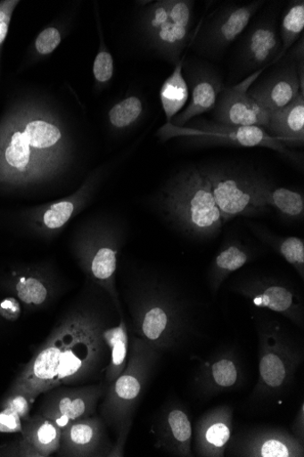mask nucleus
Wrapping results in <instances>:
<instances>
[{"label": "nucleus", "mask_w": 304, "mask_h": 457, "mask_svg": "<svg viewBox=\"0 0 304 457\" xmlns=\"http://www.w3.org/2000/svg\"><path fill=\"white\" fill-rule=\"evenodd\" d=\"M256 258V252L238 238L230 237L222 245L208 270L210 292L216 295L222 285L234 272Z\"/></svg>", "instance_id": "obj_22"}, {"label": "nucleus", "mask_w": 304, "mask_h": 457, "mask_svg": "<svg viewBox=\"0 0 304 457\" xmlns=\"http://www.w3.org/2000/svg\"><path fill=\"white\" fill-rule=\"evenodd\" d=\"M183 57L177 64L175 71L164 81L160 89V103L166 116L167 123L172 121L189 102L190 91L184 75Z\"/></svg>", "instance_id": "obj_28"}, {"label": "nucleus", "mask_w": 304, "mask_h": 457, "mask_svg": "<svg viewBox=\"0 0 304 457\" xmlns=\"http://www.w3.org/2000/svg\"><path fill=\"white\" fill-rule=\"evenodd\" d=\"M113 72L114 62L111 54L107 51L100 52L94 64V74L96 80L100 83L109 82Z\"/></svg>", "instance_id": "obj_35"}, {"label": "nucleus", "mask_w": 304, "mask_h": 457, "mask_svg": "<svg viewBox=\"0 0 304 457\" xmlns=\"http://www.w3.org/2000/svg\"><path fill=\"white\" fill-rule=\"evenodd\" d=\"M230 289L255 307L280 314L303 328V303L289 282L272 276L250 274L234 279Z\"/></svg>", "instance_id": "obj_11"}, {"label": "nucleus", "mask_w": 304, "mask_h": 457, "mask_svg": "<svg viewBox=\"0 0 304 457\" xmlns=\"http://www.w3.org/2000/svg\"><path fill=\"white\" fill-rule=\"evenodd\" d=\"M267 132L285 146L304 144V94L300 93L285 107L270 112Z\"/></svg>", "instance_id": "obj_25"}, {"label": "nucleus", "mask_w": 304, "mask_h": 457, "mask_svg": "<svg viewBox=\"0 0 304 457\" xmlns=\"http://www.w3.org/2000/svg\"><path fill=\"white\" fill-rule=\"evenodd\" d=\"M32 401L21 393H11L3 406L9 407L20 414L22 420H28Z\"/></svg>", "instance_id": "obj_37"}, {"label": "nucleus", "mask_w": 304, "mask_h": 457, "mask_svg": "<svg viewBox=\"0 0 304 457\" xmlns=\"http://www.w3.org/2000/svg\"><path fill=\"white\" fill-rule=\"evenodd\" d=\"M144 112V104L139 97L130 96L116 104L109 112L111 126L123 130L134 126Z\"/></svg>", "instance_id": "obj_32"}, {"label": "nucleus", "mask_w": 304, "mask_h": 457, "mask_svg": "<svg viewBox=\"0 0 304 457\" xmlns=\"http://www.w3.org/2000/svg\"><path fill=\"white\" fill-rule=\"evenodd\" d=\"M66 154L57 124L29 110L15 112L0 124V187L45 181L61 170Z\"/></svg>", "instance_id": "obj_2"}, {"label": "nucleus", "mask_w": 304, "mask_h": 457, "mask_svg": "<svg viewBox=\"0 0 304 457\" xmlns=\"http://www.w3.org/2000/svg\"><path fill=\"white\" fill-rule=\"evenodd\" d=\"M244 381L245 370L240 353L234 347H223L200 361L192 389L199 399L209 400L241 388Z\"/></svg>", "instance_id": "obj_13"}, {"label": "nucleus", "mask_w": 304, "mask_h": 457, "mask_svg": "<svg viewBox=\"0 0 304 457\" xmlns=\"http://www.w3.org/2000/svg\"><path fill=\"white\" fill-rule=\"evenodd\" d=\"M93 185L85 186L73 196L24 212L20 215L19 226L37 238H55L81 212L89 200Z\"/></svg>", "instance_id": "obj_17"}, {"label": "nucleus", "mask_w": 304, "mask_h": 457, "mask_svg": "<svg viewBox=\"0 0 304 457\" xmlns=\"http://www.w3.org/2000/svg\"><path fill=\"white\" fill-rule=\"evenodd\" d=\"M291 433L304 443V404L301 403L292 424Z\"/></svg>", "instance_id": "obj_40"}, {"label": "nucleus", "mask_w": 304, "mask_h": 457, "mask_svg": "<svg viewBox=\"0 0 304 457\" xmlns=\"http://www.w3.org/2000/svg\"><path fill=\"white\" fill-rule=\"evenodd\" d=\"M259 378L250 396L251 406H269L289 394L303 362V346L275 319L256 324Z\"/></svg>", "instance_id": "obj_5"}, {"label": "nucleus", "mask_w": 304, "mask_h": 457, "mask_svg": "<svg viewBox=\"0 0 304 457\" xmlns=\"http://www.w3.org/2000/svg\"><path fill=\"white\" fill-rule=\"evenodd\" d=\"M267 69H259L238 85L225 88L212 111L216 122L233 127H257L267 130L270 112L248 95L251 87Z\"/></svg>", "instance_id": "obj_16"}, {"label": "nucleus", "mask_w": 304, "mask_h": 457, "mask_svg": "<svg viewBox=\"0 0 304 457\" xmlns=\"http://www.w3.org/2000/svg\"><path fill=\"white\" fill-rule=\"evenodd\" d=\"M69 436L73 445L81 448L94 450L103 442V424L98 420L80 421L70 426Z\"/></svg>", "instance_id": "obj_33"}, {"label": "nucleus", "mask_w": 304, "mask_h": 457, "mask_svg": "<svg viewBox=\"0 0 304 457\" xmlns=\"http://www.w3.org/2000/svg\"><path fill=\"white\" fill-rule=\"evenodd\" d=\"M168 223L186 237L210 239L218 235L224 221L210 185L198 166L172 178L158 199Z\"/></svg>", "instance_id": "obj_4"}, {"label": "nucleus", "mask_w": 304, "mask_h": 457, "mask_svg": "<svg viewBox=\"0 0 304 457\" xmlns=\"http://www.w3.org/2000/svg\"><path fill=\"white\" fill-rule=\"evenodd\" d=\"M234 410L223 404L210 409L193 428L194 451L201 457H224L234 435Z\"/></svg>", "instance_id": "obj_20"}, {"label": "nucleus", "mask_w": 304, "mask_h": 457, "mask_svg": "<svg viewBox=\"0 0 304 457\" xmlns=\"http://www.w3.org/2000/svg\"><path fill=\"white\" fill-rule=\"evenodd\" d=\"M267 77L254 82L248 95L269 112L282 109L300 94V81L295 61L286 54ZM303 94V93H302Z\"/></svg>", "instance_id": "obj_18"}, {"label": "nucleus", "mask_w": 304, "mask_h": 457, "mask_svg": "<svg viewBox=\"0 0 304 457\" xmlns=\"http://www.w3.org/2000/svg\"><path fill=\"white\" fill-rule=\"evenodd\" d=\"M18 4L19 2L0 3V48L8 36L12 17Z\"/></svg>", "instance_id": "obj_38"}, {"label": "nucleus", "mask_w": 304, "mask_h": 457, "mask_svg": "<svg viewBox=\"0 0 304 457\" xmlns=\"http://www.w3.org/2000/svg\"><path fill=\"white\" fill-rule=\"evenodd\" d=\"M304 29V2H291L283 16L279 31L282 41V51L278 58L281 61L294 46Z\"/></svg>", "instance_id": "obj_31"}, {"label": "nucleus", "mask_w": 304, "mask_h": 457, "mask_svg": "<svg viewBox=\"0 0 304 457\" xmlns=\"http://www.w3.org/2000/svg\"><path fill=\"white\" fill-rule=\"evenodd\" d=\"M184 75L190 91V101L188 106L170 122L178 128H183L196 117L213 111L226 88L219 72L203 61L185 60Z\"/></svg>", "instance_id": "obj_15"}, {"label": "nucleus", "mask_w": 304, "mask_h": 457, "mask_svg": "<svg viewBox=\"0 0 304 457\" xmlns=\"http://www.w3.org/2000/svg\"><path fill=\"white\" fill-rule=\"evenodd\" d=\"M104 392V387H95L80 396H65L58 404L59 418L53 421L61 428L68 427L70 421H75L86 412L93 411L97 400Z\"/></svg>", "instance_id": "obj_30"}, {"label": "nucleus", "mask_w": 304, "mask_h": 457, "mask_svg": "<svg viewBox=\"0 0 304 457\" xmlns=\"http://www.w3.org/2000/svg\"><path fill=\"white\" fill-rule=\"evenodd\" d=\"M253 234L262 242L271 246L304 280V241L298 237H282L274 234L267 228L250 224Z\"/></svg>", "instance_id": "obj_27"}, {"label": "nucleus", "mask_w": 304, "mask_h": 457, "mask_svg": "<svg viewBox=\"0 0 304 457\" xmlns=\"http://www.w3.org/2000/svg\"><path fill=\"white\" fill-rule=\"evenodd\" d=\"M194 5L193 0H166L155 4L145 16L152 43L172 63L182 59L189 44Z\"/></svg>", "instance_id": "obj_10"}, {"label": "nucleus", "mask_w": 304, "mask_h": 457, "mask_svg": "<svg viewBox=\"0 0 304 457\" xmlns=\"http://www.w3.org/2000/svg\"><path fill=\"white\" fill-rule=\"evenodd\" d=\"M121 226L108 219L82 222L72 234V249L80 266L110 295L122 315L116 287L118 255L123 244Z\"/></svg>", "instance_id": "obj_6"}, {"label": "nucleus", "mask_w": 304, "mask_h": 457, "mask_svg": "<svg viewBox=\"0 0 304 457\" xmlns=\"http://www.w3.org/2000/svg\"><path fill=\"white\" fill-rule=\"evenodd\" d=\"M137 334L157 352L186 353L203 338L192 303L176 288L151 281L129 300Z\"/></svg>", "instance_id": "obj_3"}, {"label": "nucleus", "mask_w": 304, "mask_h": 457, "mask_svg": "<svg viewBox=\"0 0 304 457\" xmlns=\"http://www.w3.org/2000/svg\"><path fill=\"white\" fill-rule=\"evenodd\" d=\"M61 41L60 31L55 28H48L37 36L35 47L39 54L48 55L59 47Z\"/></svg>", "instance_id": "obj_34"}, {"label": "nucleus", "mask_w": 304, "mask_h": 457, "mask_svg": "<svg viewBox=\"0 0 304 457\" xmlns=\"http://www.w3.org/2000/svg\"><path fill=\"white\" fill-rule=\"evenodd\" d=\"M22 428L21 446L27 453L40 456L49 455L60 445L61 428L52 420L36 418L26 420Z\"/></svg>", "instance_id": "obj_26"}, {"label": "nucleus", "mask_w": 304, "mask_h": 457, "mask_svg": "<svg viewBox=\"0 0 304 457\" xmlns=\"http://www.w3.org/2000/svg\"><path fill=\"white\" fill-rule=\"evenodd\" d=\"M130 353L128 365L112 383L103 407L107 420L121 428L129 425L133 408L160 353L144 340L136 339Z\"/></svg>", "instance_id": "obj_9"}, {"label": "nucleus", "mask_w": 304, "mask_h": 457, "mask_svg": "<svg viewBox=\"0 0 304 457\" xmlns=\"http://www.w3.org/2000/svg\"><path fill=\"white\" fill-rule=\"evenodd\" d=\"M193 427L185 404L172 403L163 411L159 424L158 445L173 455L192 457Z\"/></svg>", "instance_id": "obj_21"}, {"label": "nucleus", "mask_w": 304, "mask_h": 457, "mask_svg": "<svg viewBox=\"0 0 304 457\" xmlns=\"http://www.w3.org/2000/svg\"><path fill=\"white\" fill-rule=\"evenodd\" d=\"M158 136L162 142L182 138L185 144L195 147L224 145L267 148L300 163V156L264 129L257 127H233L207 120H192L183 128L166 122L159 130Z\"/></svg>", "instance_id": "obj_7"}, {"label": "nucleus", "mask_w": 304, "mask_h": 457, "mask_svg": "<svg viewBox=\"0 0 304 457\" xmlns=\"http://www.w3.org/2000/svg\"><path fill=\"white\" fill-rule=\"evenodd\" d=\"M21 313V303L16 298L8 297L0 302V317L10 321H16Z\"/></svg>", "instance_id": "obj_39"}, {"label": "nucleus", "mask_w": 304, "mask_h": 457, "mask_svg": "<svg viewBox=\"0 0 304 457\" xmlns=\"http://www.w3.org/2000/svg\"><path fill=\"white\" fill-rule=\"evenodd\" d=\"M210 188L224 224L240 218L262 216L269 212L267 206L255 193L253 171L234 164H210L200 168Z\"/></svg>", "instance_id": "obj_8"}, {"label": "nucleus", "mask_w": 304, "mask_h": 457, "mask_svg": "<svg viewBox=\"0 0 304 457\" xmlns=\"http://www.w3.org/2000/svg\"><path fill=\"white\" fill-rule=\"evenodd\" d=\"M282 41L275 16L259 20L246 32L240 51L244 69L256 71L278 62Z\"/></svg>", "instance_id": "obj_19"}, {"label": "nucleus", "mask_w": 304, "mask_h": 457, "mask_svg": "<svg viewBox=\"0 0 304 457\" xmlns=\"http://www.w3.org/2000/svg\"><path fill=\"white\" fill-rule=\"evenodd\" d=\"M265 4L256 0L244 5L231 4L217 10L194 40L195 51L209 57L219 56L245 30Z\"/></svg>", "instance_id": "obj_12"}, {"label": "nucleus", "mask_w": 304, "mask_h": 457, "mask_svg": "<svg viewBox=\"0 0 304 457\" xmlns=\"http://www.w3.org/2000/svg\"><path fill=\"white\" fill-rule=\"evenodd\" d=\"M106 328L95 310H80L68 316L52 337L25 366L11 393H21L32 402L103 361L107 345L103 338Z\"/></svg>", "instance_id": "obj_1"}, {"label": "nucleus", "mask_w": 304, "mask_h": 457, "mask_svg": "<svg viewBox=\"0 0 304 457\" xmlns=\"http://www.w3.org/2000/svg\"><path fill=\"white\" fill-rule=\"evenodd\" d=\"M226 455L303 457L304 443L283 428L255 427L233 435Z\"/></svg>", "instance_id": "obj_14"}, {"label": "nucleus", "mask_w": 304, "mask_h": 457, "mask_svg": "<svg viewBox=\"0 0 304 457\" xmlns=\"http://www.w3.org/2000/svg\"><path fill=\"white\" fill-rule=\"evenodd\" d=\"M103 338L110 351L106 378L108 383L112 384L127 367L128 337L123 314L119 315V325L103 329Z\"/></svg>", "instance_id": "obj_29"}, {"label": "nucleus", "mask_w": 304, "mask_h": 457, "mask_svg": "<svg viewBox=\"0 0 304 457\" xmlns=\"http://www.w3.org/2000/svg\"><path fill=\"white\" fill-rule=\"evenodd\" d=\"M45 271L29 266L11 272L5 286L28 308L45 306L52 296V285Z\"/></svg>", "instance_id": "obj_24"}, {"label": "nucleus", "mask_w": 304, "mask_h": 457, "mask_svg": "<svg viewBox=\"0 0 304 457\" xmlns=\"http://www.w3.org/2000/svg\"><path fill=\"white\" fill-rule=\"evenodd\" d=\"M20 414L14 410L3 406L0 411V433L15 434L22 431L23 424Z\"/></svg>", "instance_id": "obj_36"}, {"label": "nucleus", "mask_w": 304, "mask_h": 457, "mask_svg": "<svg viewBox=\"0 0 304 457\" xmlns=\"http://www.w3.org/2000/svg\"><path fill=\"white\" fill-rule=\"evenodd\" d=\"M255 193L259 199L274 209L284 220L302 222L304 220V197L302 193L275 186L262 174L253 171Z\"/></svg>", "instance_id": "obj_23"}]
</instances>
